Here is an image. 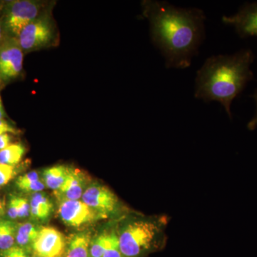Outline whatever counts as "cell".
I'll list each match as a JSON object with an SVG mask.
<instances>
[{
  "instance_id": "obj_32",
  "label": "cell",
  "mask_w": 257,
  "mask_h": 257,
  "mask_svg": "<svg viewBox=\"0 0 257 257\" xmlns=\"http://www.w3.org/2000/svg\"><path fill=\"white\" fill-rule=\"evenodd\" d=\"M3 210H4V207H3V203L2 202L1 198H0V215L3 214Z\"/></svg>"
},
{
  "instance_id": "obj_3",
  "label": "cell",
  "mask_w": 257,
  "mask_h": 257,
  "mask_svg": "<svg viewBox=\"0 0 257 257\" xmlns=\"http://www.w3.org/2000/svg\"><path fill=\"white\" fill-rule=\"evenodd\" d=\"M166 216L130 219L117 229L119 246L124 257H143L160 249L166 242Z\"/></svg>"
},
{
  "instance_id": "obj_22",
  "label": "cell",
  "mask_w": 257,
  "mask_h": 257,
  "mask_svg": "<svg viewBox=\"0 0 257 257\" xmlns=\"http://www.w3.org/2000/svg\"><path fill=\"white\" fill-rule=\"evenodd\" d=\"M18 201L19 218H26L30 214V204L28 199L17 197Z\"/></svg>"
},
{
  "instance_id": "obj_5",
  "label": "cell",
  "mask_w": 257,
  "mask_h": 257,
  "mask_svg": "<svg viewBox=\"0 0 257 257\" xmlns=\"http://www.w3.org/2000/svg\"><path fill=\"white\" fill-rule=\"evenodd\" d=\"M55 37V24L49 9L25 27L17 39L25 53L50 46Z\"/></svg>"
},
{
  "instance_id": "obj_29",
  "label": "cell",
  "mask_w": 257,
  "mask_h": 257,
  "mask_svg": "<svg viewBox=\"0 0 257 257\" xmlns=\"http://www.w3.org/2000/svg\"><path fill=\"white\" fill-rule=\"evenodd\" d=\"M7 37H8L7 36L6 33H5L4 28H3V23H2L1 18H0V44L4 41Z\"/></svg>"
},
{
  "instance_id": "obj_4",
  "label": "cell",
  "mask_w": 257,
  "mask_h": 257,
  "mask_svg": "<svg viewBox=\"0 0 257 257\" xmlns=\"http://www.w3.org/2000/svg\"><path fill=\"white\" fill-rule=\"evenodd\" d=\"M45 10V6L41 2L15 0L6 3L0 18L7 36L18 38L23 29Z\"/></svg>"
},
{
  "instance_id": "obj_18",
  "label": "cell",
  "mask_w": 257,
  "mask_h": 257,
  "mask_svg": "<svg viewBox=\"0 0 257 257\" xmlns=\"http://www.w3.org/2000/svg\"><path fill=\"white\" fill-rule=\"evenodd\" d=\"M109 231L102 233L91 241L89 247V256L102 257L105 251L108 239H109Z\"/></svg>"
},
{
  "instance_id": "obj_28",
  "label": "cell",
  "mask_w": 257,
  "mask_h": 257,
  "mask_svg": "<svg viewBox=\"0 0 257 257\" xmlns=\"http://www.w3.org/2000/svg\"><path fill=\"white\" fill-rule=\"evenodd\" d=\"M12 138L9 133L0 135V151L11 145Z\"/></svg>"
},
{
  "instance_id": "obj_33",
  "label": "cell",
  "mask_w": 257,
  "mask_h": 257,
  "mask_svg": "<svg viewBox=\"0 0 257 257\" xmlns=\"http://www.w3.org/2000/svg\"><path fill=\"white\" fill-rule=\"evenodd\" d=\"M32 257H39V256H35V255H34V256Z\"/></svg>"
},
{
  "instance_id": "obj_20",
  "label": "cell",
  "mask_w": 257,
  "mask_h": 257,
  "mask_svg": "<svg viewBox=\"0 0 257 257\" xmlns=\"http://www.w3.org/2000/svg\"><path fill=\"white\" fill-rule=\"evenodd\" d=\"M16 174L15 167L0 164V187L9 183Z\"/></svg>"
},
{
  "instance_id": "obj_30",
  "label": "cell",
  "mask_w": 257,
  "mask_h": 257,
  "mask_svg": "<svg viewBox=\"0 0 257 257\" xmlns=\"http://www.w3.org/2000/svg\"><path fill=\"white\" fill-rule=\"evenodd\" d=\"M5 116H6V114H5L4 106H3V100H2L1 95H0V119H4Z\"/></svg>"
},
{
  "instance_id": "obj_16",
  "label": "cell",
  "mask_w": 257,
  "mask_h": 257,
  "mask_svg": "<svg viewBox=\"0 0 257 257\" xmlns=\"http://www.w3.org/2000/svg\"><path fill=\"white\" fill-rule=\"evenodd\" d=\"M25 148L22 144H11L0 151V164L15 167L23 160Z\"/></svg>"
},
{
  "instance_id": "obj_24",
  "label": "cell",
  "mask_w": 257,
  "mask_h": 257,
  "mask_svg": "<svg viewBox=\"0 0 257 257\" xmlns=\"http://www.w3.org/2000/svg\"><path fill=\"white\" fill-rule=\"evenodd\" d=\"M8 214L10 219H17L19 218L18 201L16 196H12L8 204Z\"/></svg>"
},
{
  "instance_id": "obj_9",
  "label": "cell",
  "mask_w": 257,
  "mask_h": 257,
  "mask_svg": "<svg viewBox=\"0 0 257 257\" xmlns=\"http://www.w3.org/2000/svg\"><path fill=\"white\" fill-rule=\"evenodd\" d=\"M32 248L35 256L61 257L65 251V239L60 231L55 228H42Z\"/></svg>"
},
{
  "instance_id": "obj_8",
  "label": "cell",
  "mask_w": 257,
  "mask_h": 257,
  "mask_svg": "<svg viewBox=\"0 0 257 257\" xmlns=\"http://www.w3.org/2000/svg\"><path fill=\"white\" fill-rule=\"evenodd\" d=\"M58 214L64 224L74 228L80 227L99 219H106L80 200L60 202Z\"/></svg>"
},
{
  "instance_id": "obj_11",
  "label": "cell",
  "mask_w": 257,
  "mask_h": 257,
  "mask_svg": "<svg viewBox=\"0 0 257 257\" xmlns=\"http://www.w3.org/2000/svg\"><path fill=\"white\" fill-rule=\"evenodd\" d=\"M87 181L85 174L82 171L69 167L67 178L60 189L54 191V194L60 202L79 200L84 192Z\"/></svg>"
},
{
  "instance_id": "obj_25",
  "label": "cell",
  "mask_w": 257,
  "mask_h": 257,
  "mask_svg": "<svg viewBox=\"0 0 257 257\" xmlns=\"http://www.w3.org/2000/svg\"><path fill=\"white\" fill-rule=\"evenodd\" d=\"M37 180H40V178H39L38 173L35 172V171H32V172H28V173L25 174V175L19 177L16 181V185Z\"/></svg>"
},
{
  "instance_id": "obj_15",
  "label": "cell",
  "mask_w": 257,
  "mask_h": 257,
  "mask_svg": "<svg viewBox=\"0 0 257 257\" xmlns=\"http://www.w3.org/2000/svg\"><path fill=\"white\" fill-rule=\"evenodd\" d=\"M40 230L32 223H23L17 228L16 243L18 246L25 248L31 246L38 236Z\"/></svg>"
},
{
  "instance_id": "obj_13",
  "label": "cell",
  "mask_w": 257,
  "mask_h": 257,
  "mask_svg": "<svg viewBox=\"0 0 257 257\" xmlns=\"http://www.w3.org/2000/svg\"><path fill=\"white\" fill-rule=\"evenodd\" d=\"M30 215L35 219L45 220L51 215L53 205L49 198L42 192L33 194L30 200Z\"/></svg>"
},
{
  "instance_id": "obj_23",
  "label": "cell",
  "mask_w": 257,
  "mask_h": 257,
  "mask_svg": "<svg viewBox=\"0 0 257 257\" xmlns=\"http://www.w3.org/2000/svg\"><path fill=\"white\" fill-rule=\"evenodd\" d=\"M0 257H29L25 248L17 246L0 252Z\"/></svg>"
},
{
  "instance_id": "obj_10",
  "label": "cell",
  "mask_w": 257,
  "mask_h": 257,
  "mask_svg": "<svg viewBox=\"0 0 257 257\" xmlns=\"http://www.w3.org/2000/svg\"><path fill=\"white\" fill-rule=\"evenodd\" d=\"M222 22L234 27L241 38L257 37V3H245L232 16H224Z\"/></svg>"
},
{
  "instance_id": "obj_1",
  "label": "cell",
  "mask_w": 257,
  "mask_h": 257,
  "mask_svg": "<svg viewBox=\"0 0 257 257\" xmlns=\"http://www.w3.org/2000/svg\"><path fill=\"white\" fill-rule=\"evenodd\" d=\"M154 45L160 50L167 68H188L205 39L206 15L199 8H181L168 2L143 3Z\"/></svg>"
},
{
  "instance_id": "obj_6",
  "label": "cell",
  "mask_w": 257,
  "mask_h": 257,
  "mask_svg": "<svg viewBox=\"0 0 257 257\" xmlns=\"http://www.w3.org/2000/svg\"><path fill=\"white\" fill-rule=\"evenodd\" d=\"M24 52L18 39L7 37L0 44V83L18 78L23 69Z\"/></svg>"
},
{
  "instance_id": "obj_26",
  "label": "cell",
  "mask_w": 257,
  "mask_h": 257,
  "mask_svg": "<svg viewBox=\"0 0 257 257\" xmlns=\"http://www.w3.org/2000/svg\"><path fill=\"white\" fill-rule=\"evenodd\" d=\"M7 133L16 134V128L13 127V126L5 119H0V135H4V134Z\"/></svg>"
},
{
  "instance_id": "obj_12",
  "label": "cell",
  "mask_w": 257,
  "mask_h": 257,
  "mask_svg": "<svg viewBox=\"0 0 257 257\" xmlns=\"http://www.w3.org/2000/svg\"><path fill=\"white\" fill-rule=\"evenodd\" d=\"M90 243V235L87 233L72 235L64 251L65 257H89Z\"/></svg>"
},
{
  "instance_id": "obj_2",
  "label": "cell",
  "mask_w": 257,
  "mask_h": 257,
  "mask_svg": "<svg viewBox=\"0 0 257 257\" xmlns=\"http://www.w3.org/2000/svg\"><path fill=\"white\" fill-rule=\"evenodd\" d=\"M254 58L250 49L209 57L197 71L194 97L205 102L218 101L231 119V103L253 79L250 67Z\"/></svg>"
},
{
  "instance_id": "obj_7",
  "label": "cell",
  "mask_w": 257,
  "mask_h": 257,
  "mask_svg": "<svg viewBox=\"0 0 257 257\" xmlns=\"http://www.w3.org/2000/svg\"><path fill=\"white\" fill-rule=\"evenodd\" d=\"M82 202L98 213L109 217L119 209V200L116 194L108 187L94 184L85 189L82 197Z\"/></svg>"
},
{
  "instance_id": "obj_19",
  "label": "cell",
  "mask_w": 257,
  "mask_h": 257,
  "mask_svg": "<svg viewBox=\"0 0 257 257\" xmlns=\"http://www.w3.org/2000/svg\"><path fill=\"white\" fill-rule=\"evenodd\" d=\"M102 257H124L120 249L117 229L109 231V239Z\"/></svg>"
},
{
  "instance_id": "obj_14",
  "label": "cell",
  "mask_w": 257,
  "mask_h": 257,
  "mask_svg": "<svg viewBox=\"0 0 257 257\" xmlns=\"http://www.w3.org/2000/svg\"><path fill=\"white\" fill-rule=\"evenodd\" d=\"M69 167L64 165H57L45 170L44 181L48 188L56 191L60 188L68 175Z\"/></svg>"
},
{
  "instance_id": "obj_27",
  "label": "cell",
  "mask_w": 257,
  "mask_h": 257,
  "mask_svg": "<svg viewBox=\"0 0 257 257\" xmlns=\"http://www.w3.org/2000/svg\"><path fill=\"white\" fill-rule=\"evenodd\" d=\"M251 96L254 99L255 103H256V111H255V114L252 119L248 121L247 128L249 130H254L257 127V89L253 93V95Z\"/></svg>"
},
{
  "instance_id": "obj_31",
  "label": "cell",
  "mask_w": 257,
  "mask_h": 257,
  "mask_svg": "<svg viewBox=\"0 0 257 257\" xmlns=\"http://www.w3.org/2000/svg\"><path fill=\"white\" fill-rule=\"evenodd\" d=\"M5 220H0V236H1L2 232H3V228H4Z\"/></svg>"
},
{
  "instance_id": "obj_21",
  "label": "cell",
  "mask_w": 257,
  "mask_h": 257,
  "mask_svg": "<svg viewBox=\"0 0 257 257\" xmlns=\"http://www.w3.org/2000/svg\"><path fill=\"white\" fill-rule=\"evenodd\" d=\"M20 190L25 192H40L45 189V184L42 183L41 180L33 181V182H27V183L18 184L17 185Z\"/></svg>"
},
{
  "instance_id": "obj_17",
  "label": "cell",
  "mask_w": 257,
  "mask_h": 257,
  "mask_svg": "<svg viewBox=\"0 0 257 257\" xmlns=\"http://www.w3.org/2000/svg\"><path fill=\"white\" fill-rule=\"evenodd\" d=\"M17 228L18 226L13 221H5L4 228L0 236V251L9 249L15 246Z\"/></svg>"
}]
</instances>
